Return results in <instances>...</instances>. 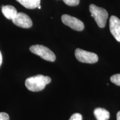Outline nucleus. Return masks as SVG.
I'll list each match as a JSON object with an SVG mask.
<instances>
[{
	"label": "nucleus",
	"instance_id": "1",
	"mask_svg": "<svg viewBox=\"0 0 120 120\" xmlns=\"http://www.w3.org/2000/svg\"><path fill=\"white\" fill-rule=\"evenodd\" d=\"M51 82V79L49 76L38 75L27 79L25 81V86L30 91L38 92L44 89L46 85Z\"/></svg>",
	"mask_w": 120,
	"mask_h": 120
},
{
	"label": "nucleus",
	"instance_id": "2",
	"mask_svg": "<svg viewBox=\"0 0 120 120\" xmlns=\"http://www.w3.org/2000/svg\"><path fill=\"white\" fill-rule=\"evenodd\" d=\"M90 11L97 25L101 28L105 27L109 16L107 11L105 8L97 7L94 4H90Z\"/></svg>",
	"mask_w": 120,
	"mask_h": 120
},
{
	"label": "nucleus",
	"instance_id": "3",
	"mask_svg": "<svg viewBox=\"0 0 120 120\" xmlns=\"http://www.w3.org/2000/svg\"><path fill=\"white\" fill-rule=\"evenodd\" d=\"M30 50L32 53L38 55L46 61L54 62L56 60V56L55 53L49 48L43 45H32L30 47Z\"/></svg>",
	"mask_w": 120,
	"mask_h": 120
},
{
	"label": "nucleus",
	"instance_id": "4",
	"mask_svg": "<svg viewBox=\"0 0 120 120\" xmlns=\"http://www.w3.org/2000/svg\"><path fill=\"white\" fill-rule=\"evenodd\" d=\"M75 56L79 62L86 64H94L98 60V57L96 53L80 49H76Z\"/></svg>",
	"mask_w": 120,
	"mask_h": 120
},
{
	"label": "nucleus",
	"instance_id": "5",
	"mask_svg": "<svg viewBox=\"0 0 120 120\" xmlns=\"http://www.w3.org/2000/svg\"><path fill=\"white\" fill-rule=\"evenodd\" d=\"M61 19L64 25L76 31H81L85 27L84 24L81 21L70 15L66 14L62 15Z\"/></svg>",
	"mask_w": 120,
	"mask_h": 120
},
{
	"label": "nucleus",
	"instance_id": "6",
	"mask_svg": "<svg viewBox=\"0 0 120 120\" xmlns=\"http://www.w3.org/2000/svg\"><path fill=\"white\" fill-rule=\"evenodd\" d=\"M12 20L15 25L23 28H29L33 25L32 20L29 16L23 12H17L16 17Z\"/></svg>",
	"mask_w": 120,
	"mask_h": 120
},
{
	"label": "nucleus",
	"instance_id": "7",
	"mask_svg": "<svg viewBox=\"0 0 120 120\" xmlns=\"http://www.w3.org/2000/svg\"><path fill=\"white\" fill-rule=\"evenodd\" d=\"M109 29L115 39L120 42V19L116 16H112L109 19Z\"/></svg>",
	"mask_w": 120,
	"mask_h": 120
},
{
	"label": "nucleus",
	"instance_id": "8",
	"mask_svg": "<svg viewBox=\"0 0 120 120\" xmlns=\"http://www.w3.org/2000/svg\"><path fill=\"white\" fill-rule=\"evenodd\" d=\"M2 12L4 16L8 19H12L16 17L17 13V10L11 5L2 6Z\"/></svg>",
	"mask_w": 120,
	"mask_h": 120
},
{
	"label": "nucleus",
	"instance_id": "9",
	"mask_svg": "<svg viewBox=\"0 0 120 120\" xmlns=\"http://www.w3.org/2000/svg\"><path fill=\"white\" fill-rule=\"evenodd\" d=\"M94 115L97 120H108L109 118V112L103 108H96L94 110Z\"/></svg>",
	"mask_w": 120,
	"mask_h": 120
},
{
	"label": "nucleus",
	"instance_id": "10",
	"mask_svg": "<svg viewBox=\"0 0 120 120\" xmlns=\"http://www.w3.org/2000/svg\"><path fill=\"white\" fill-rule=\"evenodd\" d=\"M21 5L28 9H34L40 5L41 0H16Z\"/></svg>",
	"mask_w": 120,
	"mask_h": 120
},
{
	"label": "nucleus",
	"instance_id": "11",
	"mask_svg": "<svg viewBox=\"0 0 120 120\" xmlns=\"http://www.w3.org/2000/svg\"><path fill=\"white\" fill-rule=\"evenodd\" d=\"M111 81L117 86H120V74L112 75L110 78Z\"/></svg>",
	"mask_w": 120,
	"mask_h": 120
},
{
	"label": "nucleus",
	"instance_id": "12",
	"mask_svg": "<svg viewBox=\"0 0 120 120\" xmlns=\"http://www.w3.org/2000/svg\"><path fill=\"white\" fill-rule=\"evenodd\" d=\"M64 4L70 6H77L79 3V0H63Z\"/></svg>",
	"mask_w": 120,
	"mask_h": 120
},
{
	"label": "nucleus",
	"instance_id": "13",
	"mask_svg": "<svg viewBox=\"0 0 120 120\" xmlns=\"http://www.w3.org/2000/svg\"><path fill=\"white\" fill-rule=\"evenodd\" d=\"M69 120H82V116L80 113H76L72 115Z\"/></svg>",
	"mask_w": 120,
	"mask_h": 120
},
{
	"label": "nucleus",
	"instance_id": "14",
	"mask_svg": "<svg viewBox=\"0 0 120 120\" xmlns=\"http://www.w3.org/2000/svg\"><path fill=\"white\" fill-rule=\"evenodd\" d=\"M0 120H10L9 115L5 112H0Z\"/></svg>",
	"mask_w": 120,
	"mask_h": 120
},
{
	"label": "nucleus",
	"instance_id": "15",
	"mask_svg": "<svg viewBox=\"0 0 120 120\" xmlns=\"http://www.w3.org/2000/svg\"><path fill=\"white\" fill-rule=\"evenodd\" d=\"M2 63V54H1V51H0V67H1Z\"/></svg>",
	"mask_w": 120,
	"mask_h": 120
},
{
	"label": "nucleus",
	"instance_id": "16",
	"mask_svg": "<svg viewBox=\"0 0 120 120\" xmlns=\"http://www.w3.org/2000/svg\"><path fill=\"white\" fill-rule=\"evenodd\" d=\"M117 120H120V111H118L117 113Z\"/></svg>",
	"mask_w": 120,
	"mask_h": 120
},
{
	"label": "nucleus",
	"instance_id": "17",
	"mask_svg": "<svg viewBox=\"0 0 120 120\" xmlns=\"http://www.w3.org/2000/svg\"><path fill=\"white\" fill-rule=\"evenodd\" d=\"M37 8H38V9H41V6H39L37 7Z\"/></svg>",
	"mask_w": 120,
	"mask_h": 120
}]
</instances>
